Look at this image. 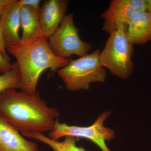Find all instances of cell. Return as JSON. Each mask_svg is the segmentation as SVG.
Returning <instances> with one entry per match:
<instances>
[{
    "instance_id": "6da1fadb",
    "label": "cell",
    "mask_w": 151,
    "mask_h": 151,
    "mask_svg": "<svg viewBox=\"0 0 151 151\" xmlns=\"http://www.w3.org/2000/svg\"><path fill=\"white\" fill-rule=\"evenodd\" d=\"M59 116L38 91L29 94L9 89L0 93V117L22 134L50 132Z\"/></svg>"
},
{
    "instance_id": "7a4b0ae2",
    "label": "cell",
    "mask_w": 151,
    "mask_h": 151,
    "mask_svg": "<svg viewBox=\"0 0 151 151\" xmlns=\"http://www.w3.org/2000/svg\"><path fill=\"white\" fill-rule=\"evenodd\" d=\"M7 51L16 59L21 77V91L29 94L37 92L39 79L44 70L56 72L69 62L55 54L44 35L20 40L17 44L8 47Z\"/></svg>"
},
{
    "instance_id": "3957f363",
    "label": "cell",
    "mask_w": 151,
    "mask_h": 151,
    "mask_svg": "<svg viewBox=\"0 0 151 151\" xmlns=\"http://www.w3.org/2000/svg\"><path fill=\"white\" fill-rule=\"evenodd\" d=\"M100 53L97 49L78 59H71L67 65L57 71L68 90H88L92 82H105L107 73L100 64Z\"/></svg>"
},
{
    "instance_id": "277c9868",
    "label": "cell",
    "mask_w": 151,
    "mask_h": 151,
    "mask_svg": "<svg viewBox=\"0 0 151 151\" xmlns=\"http://www.w3.org/2000/svg\"><path fill=\"white\" fill-rule=\"evenodd\" d=\"M127 30V28L121 27L110 34L99 56L103 67L123 79L129 78L134 69V45L128 40Z\"/></svg>"
},
{
    "instance_id": "5b68a950",
    "label": "cell",
    "mask_w": 151,
    "mask_h": 151,
    "mask_svg": "<svg viewBox=\"0 0 151 151\" xmlns=\"http://www.w3.org/2000/svg\"><path fill=\"white\" fill-rule=\"evenodd\" d=\"M78 32L79 29L74 24L73 14L66 15L59 27L48 38L55 54L64 59L73 55L81 57L88 54L92 45L81 40Z\"/></svg>"
},
{
    "instance_id": "8992f818",
    "label": "cell",
    "mask_w": 151,
    "mask_h": 151,
    "mask_svg": "<svg viewBox=\"0 0 151 151\" xmlns=\"http://www.w3.org/2000/svg\"><path fill=\"white\" fill-rule=\"evenodd\" d=\"M110 114L111 112L102 113L94 124L87 127L69 126L64 123H60L58 120L53 129L49 132L48 137L55 140H58L67 136L85 138L96 144L102 151H111L106 145L105 142L111 141L115 137V132L104 126L105 120Z\"/></svg>"
},
{
    "instance_id": "52a82bcc",
    "label": "cell",
    "mask_w": 151,
    "mask_h": 151,
    "mask_svg": "<svg viewBox=\"0 0 151 151\" xmlns=\"http://www.w3.org/2000/svg\"><path fill=\"white\" fill-rule=\"evenodd\" d=\"M151 11V0H113L101 17L104 20L103 30L110 34L121 27L127 28L138 13Z\"/></svg>"
},
{
    "instance_id": "ba28073f",
    "label": "cell",
    "mask_w": 151,
    "mask_h": 151,
    "mask_svg": "<svg viewBox=\"0 0 151 151\" xmlns=\"http://www.w3.org/2000/svg\"><path fill=\"white\" fill-rule=\"evenodd\" d=\"M66 0H47L39 10L40 22L44 35L49 38L59 27L67 11Z\"/></svg>"
},
{
    "instance_id": "9c48e42d",
    "label": "cell",
    "mask_w": 151,
    "mask_h": 151,
    "mask_svg": "<svg viewBox=\"0 0 151 151\" xmlns=\"http://www.w3.org/2000/svg\"><path fill=\"white\" fill-rule=\"evenodd\" d=\"M20 7L19 1L13 3L6 9L0 18V27L6 49L19 42V35L20 28Z\"/></svg>"
},
{
    "instance_id": "30bf717a",
    "label": "cell",
    "mask_w": 151,
    "mask_h": 151,
    "mask_svg": "<svg viewBox=\"0 0 151 151\" xmlns=\"http://www.w3.org/2000/svg\"><path fill=\"white\" fill-rule=\"evenodd\" d=\"M0 151H40L36 143L27 140L0 117Z\"/></svg>"
},
{
    "instance_id": "8fae6325",
    "label": "cell",
    "mask_w": 151,
    "mask_h": 151,
    "mask_svg": "<svg viewBox=\"0 0 151 151\" xmlns=\"http://www.w3.org/2000/svg\"><path fill=\"white\" fill-rule=\"evenodd\" d=\"M127 36L132 45H142L151 41V11L135 14L128 25Z\"/></svg>"
},
{
    "instance_id": "7c38bea8",
    "label": "cell",
    "mask_w": 151,
    "mask_h": 151,
    "mask_svg": "<svg viewBox=\"0 0 151 151\" xmlns=\"http://www.w3.org/2000/svg\"><path fill=\"white\" fill-rule=\"evenodd\" d=\"M39 10L20 5V22L22 31L21 40H27L44 35L40 22Z\"/></svg>"
},
{
    "instance_id": "4fadbf2b",
    "label": "cell",
    "mask_w": 151,
    "mask_h": 151,
    "mask_svg": "<svg viewBox=\"0 0 151 151\" xmlns=\"http://www.w3.org/2000/svg\"><path fill=\"white\" fill-rule=\"evenodd\" d=\"M22 135L46 144L53 151H86L83 148L77 147L76 144L75 138L70 136L65 137L64 140L59 142L50 139L42 133L32 132Z\"/></svg>"
},
{
    "instance_id": "5bb4252c",
    "label": "cell",
    "mask_w": 151,
    "mask_h": 151,
    "mask_svg": "<svg viewBox=\"0 0 151 151\" xmlns=\"http://www.w3.org/2000/svg\"><path fill=\"white\" fill-rule=\"evenodd\" d=\"M22 88L20 72L16 62L13 63L11 70L0 74V93L9 89Z\"/></svg>"
},
{
    "instance_id": "9a60e30c",
    "label": "cell",
    "mask_w": 151,
    "mask_h": 151,
    "mask_svg": "<svg viewBox=\"0 0 151 151\" xmlns=\"http://www.w3.org/2000/svg\"><path fill=\"white\" fill-rule=\"evenodd\" d=\"M13 64L0 54V74L8 72L12 69Z\"/></svg>"
},
{
    "instance_id": "2e32d148",
    "label": "cell",
    "mask_w": 151,
    "mask_h": 151,
    "mask_svg": "<svg viewBox=\"0 0 151 151\" xmlns=\"http://www.w3.org/2000/svg\"><path fill=\"white\" fill-rule=\"evenodd\" d=\"M7 52L6 47V46L4 37H3L2 32L0 27V54L5 59L9 61H10V59Z\"/></svg>"
},
{
    "instance_id": "e0dca14e",
    "label": "cell",
    "mask_w": 151,
    "mask_h": 151,
    "mask_svg": "<svg viewBox=\"0 0 151 151\" xmlns=\"http://www.w3.org/2000/svg\"><path fill=\"white\" fill-rule=\"evenodd\" d=\"M19 1L21 5L28 6L36 9H40L41 1L40 0H19Z\"/></svg>"
},
{
    "instance_id": "ac0fdd59",
    "label": "cell",
    "mask_w": 151,
    "mask_h": 151,
    "mask_svg": "<svg viewBox=\"0 0 151 151\" xmlns=\"http://www.w3.org/2000/svg\"><path fill=\"white\" fill-rule=\"evenodd\" d=\"M15 0H0V18L6 9Z\"/></svg>"
}]
</instances>
